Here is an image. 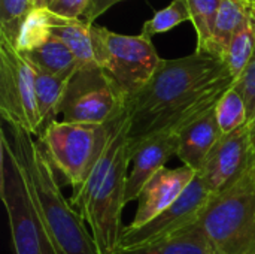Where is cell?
Returning <instances> with one entry per match:
<instances>
[{
	"mask_svg": "<svg viewBox=\"0 0 255 254\" xmlns=\"http://www.w3.org/2000/svg\"><path fill=\"white\" fill-rule=\"evenodd\" d=\"M235 81L221 58L205 52L163 58L152 78L127 100L130 150L152 136L178 133L214 108Z\"/></svg>",
	"mask_w": 255,
	"mask_h": 254,
	"instance_id": "6da1fadb",
	"label": "cell"
},
{
	"mask_svg": "<svg viewBox=\"0 0 255 254\" xmlns=\"http://www.w3.org/2000/svg\"><path fill=\"white\" fill-rule=\"evenodd\" d=\"M127 130L126 112L114 123L103 154L70 201L88 225L100 254L117 253L124 229L121 214L127 205L126 187L131 162Z\"/></svg>",
	"mask_w": 255,
	"mask_h": 254,
	"instance_id": "7a4b0ae2",
	"label": "cell"
},
{
	"mask_svg": "<svg viewBox=\"0 0 255 254\" xmlns=\"http://www.w3.org/2000/svg\"><path fill=\"white\" fill-rule=\"evenodd\" d=\"M9 139L21 163L39 217L57 254H100L85 222L61 193L55 168L40 142L28 132L9 126Z\"/></svg>",
	"mask_w": 255,
	"mask_h": 254,
	"instance_id": "3957f363",
	"label": "cell"
},
{
	"mask_svg": "<svg viewBox=\"0 0 255 254\" xmlns=\"http://www.w3.org/2000/svg\"><path fill=\"white\" fill-rule=\"evenodd\" d=\"M197 226L217 254H255V166L209 199Z\"/></svg>",
	"mask_w": 255,
	"mask_h": 254,
	"instance_id": "277c9868",
	"label": "cell"
},
{
	"mask_svg": "<svg viewBox=\"0 0 255 254\" xmlns=\"http://www.w3.org/2000/svg\"><path fill=\"white\" fill-rule=\"evenodd\" d=\"M0 198L7 214L15 254H57L4 127L0 129Z\"/></svg>",
	"mask_w": 255,
	"mask_h": 254,
	"instance_id": "5b68a950",
	"label": "cell"
},
{
	"mask_svg": "<svg viewBox=\"0 0 255 254\" xmlns=\"http://www.w3.org/2000/svg\"><path fill=\"white\" fill-rule=\"evenodd\" d=\"M114 123L85 124L57 120L39 136L49 162L75 192L84 186L103 154Z\"/></svg>",
	"mask_w": 255,
	"mask_h": 254,
	"instance_id": "8992f818",
	"label": "cell"
},
{
	"mask_svg": "<svg viewBox=\"0 0 255 254\" xmlns=\"http://www.w3.org/2000/svg\"><path fill=\"white\" fill-rule=\"evenodd\" d=\"M90 31L97 66L128 100L152 78L163 58L143 34H118L97 24L90 25Z\"/></svg>",
	"mask_w": 255,
	"mask_h": 254,
	"instance_id": "52a82bcc",
	"label": "cell"
},
{
	"mask_svg": "<svg viewBox=\"0 0 255 254\" xmlns=\"http://www.w3.org/2000/svg\"><path fill=\"white\" fill-rule=\"evenodd\" d=\"M127 99L99 67H78L70 76L60 106L63 121L111 124L126 114Z\"/></svg>",
	"mask_w": 255,
	"mask_h": 254,
	"instance_id": "ba28073f",
	"label": "cell"
},
{
	"mask_svg": "<svg viewBox=\"0 0 255 254\" xmlns=\"http://www.w3.org/2000/svg\"><path fill=\"white\" fill-rule=\"evenodd\" d=\"M0 115L9 126L40 133L33 67L4 39H0Z\"/></svg>",
	"mask_w": 255,
	"mask_h": 254,
	"instance_id": "9c48e42d",
	"label": "cell"
},
{
	"mask_svg": "<svg viewBox=\"0 0 255 254\" xmlns=\"http://www.w3.org/2000/svg\"><path fill=\"white\" fill-rule=\"evenodd\" d=\"M212 195L205 187L199 175L191 181L182 196L166 211L140 228L126 226L123 229L120 247L131 249L170 240L196 226L199 217Z\"/></svg>",
	"mask_w": 255,
	"mask_h": 254,
	"instance_id": "30bf717a",
	"label": "cell"
},
{
	"mask_svg": "<svg viewBox=\"0 0 255 254\" xmlns=\"http://www.w3.org/2000/svg\"><path fill=\"white\" fill-rule=\"evenodd\" d=\"M253 166L254 150L250 124H247L221 136L197 175L215 196L235 186Z\"/></svg>",
	"mask_w": 255,
	"mask_h": 254,
	"instance_id": "8fae6325",
	"label": "cell"
},
{
	"mask_svg": "<svg viewBox=\"0 0 255 254\" xmlns=\"http://www.w3.org/2000/svg\"><path fill=\"white\" fill-rule=\"evenodd\" d=\"M197 172L188 166L175 169H161L142 190L137 199L136 216L128 225L130 228H140L155 219L158 214L172 207L187 190Z\"/></svg>",
	"mask_w": 255,
	"mask_h": 254,
	"instance_id": "7c38bea8",
	"label": "cell"
},
{
	"mask_svg": "<svg viewBox=\"0 0 255 254\" xmlns=\"http://www.w3.org/2000/svg\"><path fill=\"white\" fill-rule=\"evenodd\" d=\"M131 169L127 178L126 204L137 201L143 187L178 154V135L164 133L145 139L130 150Z\"/></svg>",
	"mask_w": 255,
	"mask_h": 254,
	"instance_id": "4fadbf2b",
	"label": "cell"
},
{
	"mask_svg": "<svg viewBox=\"0 0 255 254\" xmlns=\"http://www.w3.org/2000/svg\"><path fill=\"white\" fill-rule=\"evenodd\" d=\"M178 157L184 163L199 172L208 159L212 148L221 139L223 132L220 129L215 106L203 112L178 133Z\"/></svg>",
	"mask_w": 255,
	"mask_h": 254,
	"instance_id": "5bb4252c",
	"label": "cell"
},
{
	"mask_svg": "<svg viewBox=\"0 0 255 254\" xmlns=\"http://www.w3.org/2000/svg\"><path fill=\"white\" fill-rule=\"evenodd\" d=\"M251 7L253 0H221L214 33L205 54L224 61L233 36L251 21Z\"/></svg>",
	"mask_w": 255,
	"mask_h": 254,
	"instance_id": "9a60e30c",
	"label": "cell"
},
{
	"mask_svg": "<svg viewBox=\"0 0 255 254\" xmlns=\"http://www.w3.org/2000/svg\"><path fill=\"white\" fill-rule=\"evenodd\" d=\"M31 67L54 76L70 78L78 69V61L70 49L55 36H51L43 45L19 52Z\"/></svg>",
	"mask_w": 255,
	"mask_h": 254,
	"instance_id": "2e32d148",
	"label": "cell"
},
{
	"mask_svg": "<svg viewBox=\"0 0 255 254\" xmlns=\"http://www.w3.org/2000/svg\"><path fill=\"white\" fill-rule=\"evenodd\" d=\"M52 36L60 39L75 55L78 67L97 66L90 25L81 19H69L54 13Z\"/></svg>",
	"mask_w": 255,
	"mask_h": 254,
	"instance_id": "e0dca14e",
	"label": "cell"
},
{
	"mask_svg": "<svg viewBox=\"0 0 255 254\" xmlns=\"http://www.w3.org/2000/svg\"><path fill=\"white\" fill-rule=\"evenodd\" d=\"M115 254H217L203 231L196 225L188 231L155 244L124 249L120 247Z\"/></svg>",
	"mask_w": 255,
	"mask_h": 254,
	"instance_id": "ac0fdd59",
	"label": "cell"
},
{
	"mask_svg": "<svg viewBox=\"0 0 255 254\" xmlns=\"http://www.w3.org/2000/svg\"><path fill=\"white\" fill-rule=\"evenodd\" d=\"M34 72V90H36V102L40 115V133L39 136L57 121V115L60 114V106L66 93V87L70 78H61L43 73L33 67Z\"/></svg>",
	"mask_w": 255,
	"mask_h": 254,
	"instance_id": "d6986e66",
	"label": "cell"
},
{
	"mask_svg": "<svg viewBox=\"0 0 255 254\" xmlns=\"http://www.w3.org/2000/svg\"><path fill=\"white\" fill-rule=\"evenodd\" d=\"M52 18L54 13L48 7H34L21 25L15 49L27 52L49 40L52 36Z\"/></svg>",
	"mask_w": 255,
	"mask_h": 254,
	"instance_id": "ffe728a7",
	"label": "cell"
},
{
	"mask_svg": "<svg viewBox=\"0 0 255 254\" xmlns=\"http://www.w3.org/2000/svg\"><path fill=\"white\" fill-rule=\"evenodd\" d=\"M255 52V25L253 19L242 27L232 39L226 57H224V63L229 67L232 76L235 79H238L242 72L247 69L248 63L251 61L253 55Z\"/></svg>",
	"mask_w": 255,
	"mask_h": 254,
	"instance_id": "44dd1931",
	"label": "cell"
},
{
	"mask_svg": "<svg viewBox=\"0 0 255 254\" xmlns=\"http://www.w3.org/2000/svg\"><path fill=\"white\" fill-rule=\"evenodd\" d=\"M215 114L223 135L232 133L248 124L247 103L235 85L221 96L215 105Z\"/></svg>",
	"mask_w": 255,
	"mask_h": 254,
	"instance_id": "7402d4cb",
	"label": "cell"
},
{
	"mask_svg": "<svg viewBox=\"0 0 255 254\" xmlns=\"http://www.w3.org/2000/svg\"><path fill=\"white\" fill-rule=\"evenodd\" d=\"M191 22L197 34V48L196 52H205L215 27V19L221 0H185Z\"/></svg>",
	"mask_w": 255,
	"mask_h": 254,
	"instance_id": "603a6c76",
	"label": "cell"
},
{
	"mask_svg": "<svg viewBox=\"0 0 255 254\" xmlns=\"http://www.w3.org/2000/svg\"><path fill=\"white\" fill-rule=\"evenodd\" d=\"M33 9V0H0V39L15 48L21 25Z\"/></svg>",
	"mask_w": 255,
	"mask_h": 254,
	"instance_id": "cb8c5ba5",
	"label": "cell"
},
{
	"mask_svg": "<svg viewBox=\"0 0 255 254\" xmlns=\"http://www.w3.org/2000/svg\"><path fill=\"white\" fill-rule=\"evenodd\" d=\"M185 21H191L187 1L185 0H172L164 9L155 12L154 16L143 24L140 34L151 39L152 36L169 31Z\"/></svg>",
	"mask_w": 255,
	"mask_h": 254,
	"instance_id": "d4e9b609",
	"label": "cell"
},
{
	"mask_svg": "<svg viewBox=\"0 0 255 254\" xmlns=\"http://www.w3.org/2000/svg\"><path fill=\"white\" fill-rule=\"evenodd\" d=\"M235 88L242 94L247 109H248V123L255 121V52L248 63L242 75L235 81Z\"/></svg>",
	"mask_w": 255,
	"mask_h": 254,
	"instance_id": "484cf974",
	"label": "cell"
},
{
	"mask_svg": "<svg viewBox=\"0 0 255 254\" xmlns=\"http://www.w3.org/2000/svg\"><path fill=\"white\" fill-rule=\"evenodd\" d=\"M88 3L90 0H52L46 7L58 16L69 19H81Z\"/></svg>",
	"mask_w": 255,
	"mask_h": 254,
	"instance_id": "4316f807",
	"label": "cell"
},
{
	"mask_svg": "<svg viewBox=\"0 0 255 254\" xmlns=\"http://www.w3.org/2000/svg\"><path fill=\"white\" fill-rule=\"evenodd\" d=\"M120 1H124V0H90L85 12L81 16V21L88 25H93V24H96V19L102 13H105L108 9H111L114 4H117Z\"/></svg>",
	"mask_w": 255,
	"mask_h": 254,
	"instance_id": "83f0119b",
	"label": "cell"
},
{
	"mask_svg": "<svg viewBox=\"0 0 255 254\" xmlns=\"http://www.w3.org/2000/svg\"><path fill=\"white\" fill-rule=\"evenodd\" d=\"M250 124V130H251V141H253V150H254V166H255V121L248 123Z\"/></svg>",
	"mask_w": 255,
	"mask_h": 254,
	"instance_id": "f1b7e54d",
	"label": "cell"
},
{
	"mask_svg": "<svg viewBox=\"0 0 255 254\" xmlns=\"http://www.w3.org/2000/svg\"><path fill=\"white\" fill-rule=\"evenodd\" d=\"M45 1L46 0H33V6L34 7H45Z\"/></svg>",
	"mask_w": 255,
	"mask_h": 254,
	"instance_id": "f546056e",
	"label": "cell"
},
{
	"mask_svg": "<svg viewBox=\"0 0 255 254\" xmlns=\"http://www.w3.org/2000/svg\"><path fill=\"white\" fill-rule=\"evenodd\" d=\"M251 19H253V22H254L255 25V0L253 1V7H251Z\"/></svg>",
	"mask_w": 255,
	"mask_h": 254,
	"instance_id": "4dcf8cb0",
	"label": "cell"
},
{
	"mask_svg": "<svg viewBox=\"0 0 255 254\" xmlns=\"http://www.w3.org/2000/svg\"><path fill=\"white\" fill-rule=\"evenodd\" d=\"M253 1H254V0H253Z\"/></svg>",
	"mask_w": 255,
	"mask_h": 254,
	"instance_id": "1f68e13d",
	"label": "cell"
}]
</instances>
